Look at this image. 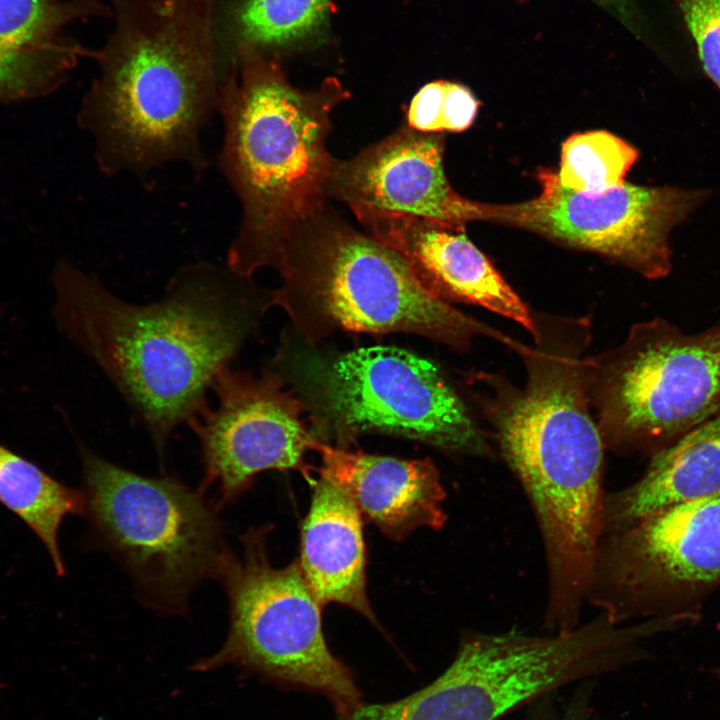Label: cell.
<instances>
[{
    "label": "cell",
    "mask_w": 720,
    "mask_h": 720,
    "mask_svg": "<svg viewBox=\"0 0 720 720\" xmlns=\"http://www.w3.org/2000/svg\"><path fill=\"white\" fill-rule=\"evenodd\" d=\"M250 278L227 265L192 263L172 276L159 300L134 304L62 261L52 276L55 316L162 455L176 427L207 404L215 376L230 366L271 306V292L259 291Z\"/></svg>",
    "instance_id": "6da1fadb"
},
{
    "label": "cell",
    "mask_w": 720,
    "mask_h": 720,
    "mask_svg": "<svg viewBox=\"0 0 720 720\" xmlns=\"http://www.w3.org/2000/svg\"><path fill=\"white\" fill-rule=\"evenodd\" d=\"M110 16V5L100 0H0V45L17 53L71 49L78 44L57 38L65 25Z\"/></svg>",
    "instance_id": "ffe728a7"
},
{
    "label": "cell",
    "mask_w": 720,
    "mask_h": 720,
    "mask_svg": "<svg viewBox=\"0 0 720 720\" xmlns=\"http://www.w3.org/2000/svg\"><path fill=\"white\" fill-rule=\"evenodd\" d=\"M211 387L217 406L207 403L186 424L200 442L203 488L216 486L217 506L236 500L266 470L299 469L308 477L304 456L317 440L301 419L303 404L279 375L226 366Z\"/></svg>",
    "instance_id": "7c38bea8"
},
{
    "label": "cell",
    "mask_w": 720,
    "mask_h": 720,
    "mask_svg": "<svg viewBox=\"0 0 720 720\" xmlns=\"http://www.w3.org/2000/svg\"><path fill=\"white\" fill-rule=\"evenodd\" d=\"M79 450L97 543L127 570L145 603L183 611L193 588L218 579L231 553L216 504L170 476H142Z\"/></svg>",
    "instance_id": "8992f818"
},
{
    "label": "cell",
    "mask_w": 720,
    "mask_h": 720,
    "mask_svg": "<svg viewBox=\"0 0 720 720\" xmlns=\"http://www.w3.org/2000/svg\"><path fill=\"white\" fill-rule=\"evenodd\" d=\"M274 269L282 285L271 306L310 344L339 330L414 334L460 351L480 335L517 343L430 294L398 252L328 204L292 236Z\"/></svg>",
    "instance_id": "5b68a950"
},
{
    "label": "cell",
    "mask_w": 720,
    "mask_h": 720,
    "mask_svg": "<svg viewBox=\"0 0 720 720\" xmlns=\"http://www.w3.org/2000/svg\"><path fill=\"white\" fill-rule=\"evenodd\" d=\"M637 159L633 146L607 131L578 133L562 145L557 176L573 191L600 193L625 183Z\"/></svg>",
    "instance_id": "44dd1931"
},
{
    "label": "cell",
    "mask_w": 720,
    "mask_h": 720,
    "mask_svg": "<svg viewBox=\"0 0 720 720\" xmlns=\"http://www.w3.org/2000/svg\"><path fill=\"white\" fill-rule=\"evenodd\" d=\"M265 538L264 528L249 529L241 537L242 556L230 553L225 560L218 579L229 602L228 635L192 670L234 666L283 687L320 694L335 714H345L364 702L354 674L326 643L322 605L298 560L273 567Z\"/></svg>",
    "instance_id": "ba28073f"
},
{
    "label": "cell",
    "mask_w": 720,
    "mask_h": 720,
    "mask_svg": "<svg viewBox=\"0 0 720 720\" xmlns=\"http://www.w3.org/2000/svg\"><path fill=\"white\" fill-rule=\"evenodd\" d=\"M331 0H219L217 34L225 61L240 48L266 56L317 39Z\"/></svg>",
    "instance_id": "ac0fdd59"
},
{
    "label": "cell",
    "mask_w": 720,
    "mask_h": 720,
    "mask_svg": "<svg viewBox=\"0 0 720 720\" xmlns=\"http://www.w3.org/2000/svg\"><path fill=\"white\" fill-rule=\"evenodd\" d=\"M601 3L616 6L618 0H598Z\"/></svg>",
    "instance_id": "d4e9b609"
},
{
    "label": "cell",
    "mask_w": 720,
    "mask_h": 720,
    "mask_svg": "<svg viewBox=\"0 0 720 720\" xmlns=\"http://www.w3.org/2000/svg\"><path fill=\"white\" fill-rule=\"evenodd\" d=\"M444 141L402 126L348 160H336L328 198L349 208L406 214L456 225L481 220L482 203L460 196L443 166Z\"/></svg>",
    "instance_id": "4fadbf2b"
},
{
    "label": "cell",
    "mask_w": 720,
    "mask_h": 720,
    "mask_svg": "<svg viewBox=\"0 0 720 720\" xmlns=\"http://www.w3.org/2000/svg\"><path fill=\"white\" fill-rule=\"evenodd\" d=\"M537 323L536 346L519 352L523 387L485 372L470 382L481 388V410L535 514L547 587L571 596L589 587L603 536L606 448L587 393L588 320L541 316Z\"/></svg>",
    "instance_id": "7a4b0ae2"
},
{
    "label": "cell",
    "mask_w": 720,
    "mask_h": 720,
    "mask_svg": "<svg viewBox=\"0 0 720 720\" xmlns=\"http://www.w3.org/2000/svg\"><path fill=\"white\" fill-rule=\"evenodd\" d=\"M719 491L720 414L651 455L644 473L631 485L606 494L603 536L662 509Z\"/></svg>",
    "instance_id": "e0dca14e"
},
{
    "label": "cell",
    "mask_w": 720,
    "mask_h": 720,
    "mask_svg": "<svg viewBox=\"0 0 720 720\" xmlns=\"http://www.w3.org/2000/svg\"><path fill=\"white\" fill-rule=\"evenodd\" d=\"M720 588V491L601 539L587 602L617 623L701 618Z\"/></svg>",
    "instance_id": "30bf717a"
},
{
    "label": "cell",
    "mask_w": 720,
    "mask_h": 720,
    "mask_svg": "<svg viewBox=\"0 0 720 720\" xmlns=\"http://www.w3.org/2000/svg\"><path fill=\"white\" fill-rule=\"evenodd\" d=\"M314 383L318 420L340 445L374 432L451 453L492 455L441 370L407 350L371 346L349 351L319 368Z\"/></svg>",
    "instance_id": "9c48e42d"
},
{
    "label": "cell",
    "mask_w": 720,
    "mask_h": 720,
    "mask_svg": "<svg viewBox=\"0 0 720 720\" xmlns=\"http://www.w3.org/2000/svg\"><path fill=\"white\" fill-rule=\"evenodd\" d=\"M479 102L469 88L446 80L424 85L407 111V125L424 133L464 131L473 123Z\"/></svg>",
    "instance_id": "603a6c76"
},
{
    "label": "cell",
    "mask_w": 720,
    "mask_h": 720,
    "mask_svg": "<svg viewBox=\"0 0 720 720\" xmlns=\"http://www.w3.org/2000/svg\"><path fill=\"white\" fill-rule=\"evenodd\" d=\"M717 673L720 675V668L717 670Z\"/></svg>",
    "instance_id": "484cf974"
},
{
    "label": "cell",
    "mask_w": 720,
    "mask_h": 720,
    "mask_svg": "<svg viewBox=\"0 0 720 720\" xmlns=\"http://www.w3.org/2000/svg\"><path fill=\"white\" fill-rule=\"evenodd\" d=\"M587 393L605 448L651 456L720 414V324L686 333L654 318L585 357Z\"/></svg>",
    "instance_id": "52a82bcc"
},
{
    "label": "cell",
    "mask_w": 720,
    "mask_h": 720,
    "mask_svg": "<svg viewBox=\"0 0 720 720\" xmlns=\"http://www.w3.org/2000/svg\"><path fill=\"white\" fill-rule=\"evenodd\" d=\"M219 0H110L114 25L77 112L107 176L170 164L208 168L203 129L218 110L226 62Z\"/></svg>",
    "instance_id": "3957f363"
},
{
    "label": "cell",
    "mask_w": 720,
    "mask_h": 720,
    "mask_svg": "<svg viewBox=\"0 0 720 720\" xmlns=\"http://www.w3.org/2000/svg\"><path fill=\"white\" fill-rule=\"evenodd\" d=\"M0 503L41 540L58 576L65 574L58 532L68 515L83 516L85 494L58 481L0 443Z\"/></svg>",
    "instance_id": "d6986e66"
},
{
    "label": "cell",
    "mask_w": 720,
    "mask_h": 720,
    "mask_svg": "<svg viewBox=\"0 0 720 720\" xmlns=\"http://www.w3.org/2000/svg\"><path fill=\"white\" fill-rule=\"evenodd\" d=\"M350 210L370 236L405 259L430 294L448 303L484 307L519 323L534 342L539 340L536 318L469 240L464 225L360 207Z\"/></svg>",
    "instance_id": "5bb4252c"
},
{
    "label": "cell",
    "mask_w": 720,
    "mask_h": 720,
    "mask_svg": "<svg viewBox=\"0 0 720 720\" xmlns=\"http://www.w3.org/2000/svg\"><path fill=\"white\" fill-rule=\"evenodd\" d=\"M86 49L17 53L0 45V105L47 96L59 88Z\"/></svg>",
    "instance_id": "7402d4cb"
},
{
    "label": "cell",
    "mask_w": 720,
    "mask_h": 720,
    "mask_svg": "<svg viewBox=\"0 0 720 720\" xmlns=\"http://www.w3.org/2000/svg\"><path fill=\"white\" fill-rule=\"evenodd\" d=\"M319 476L301 528L300 569L322 606L345 605L375 624L366 593L363 518L339 486Z\"/></svg>",
    "instance_id": "2e32d148"
},
{
    "label": "cell",
    "mask_w": 720,
    "mask_h": 720,
    "mask_svg": "<svg viewBox=\"0 0 720 720\" xmlns=\"http://www.w3.org/2000/svg\"><path fill=\"white\" fill-rule=\"evenodd\" d=\"M350 97L336 78L294 87L276 56L236 50L222 78L219 170L241 207L226 265L251 277L276 266L297 230L327 205L335 159L327 150L332 111Z\"/></svg>",
    "instance_id": "277c9868"
},
{
    "label": "cell",
    "mask_w": 720,
    "mask_h": 720,
    "mask_svg": "<svg viewBox=\"0 0 720 720\" xmlns=\"http://www.w3.org/2000/svg\"><path fill=\"white\" fill-rule=\"evenodd\" d=\"M696 42L703 68L720 91V0H674Z\"/></svg>",
    "instance_id": "cb8c5ba5"
},
{
    "label": "cell",
    "mask_w": 720,
    "mask_h": 720,
    "mask_svg": "<svg viewBox=\"0 0 720 720\" xmlns=\"http://www.w3.org/2000/svg\"><path fill=\"white\" fill-rule=\"evenodd\" d=\"M319 475L339 486L362 518L401 540L420 527L440 529L447 520L444 487L430 459L409 460L349 451L316 441Z\"/></svg>",
    "instance_id": "9a60e30c"
},
{
    "label": "cell",
    "mask_w": 720,
    "mask_h": 720,
    "mask_svg": "<svg viewBox=\"0 0 720 720\" xmlns=\"http://www.w3.org/2000/svg\"><path fill=\"white\" fill-rule=\"evenodd\" d=\"M538 196L528 201L482 205V220L510 224L567 246L612 259L648 279L672 268L670 232L703 202L701 190L623 183L600 193L563 186L541 169Z\"/></svg>",
    "instance_id": "8fae6325"
}]
</instances>
